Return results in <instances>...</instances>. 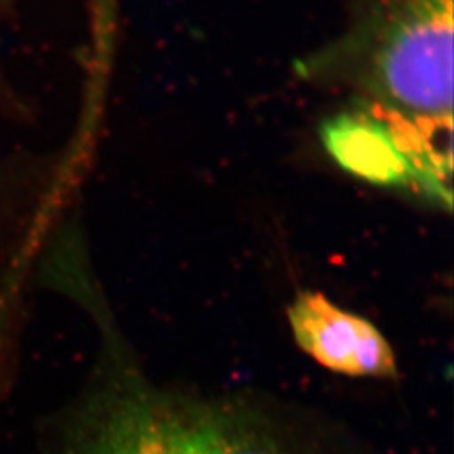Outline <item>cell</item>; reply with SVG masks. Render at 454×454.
<instances>
[{"label":"cell","mask_w":454,"mask_h":454,"mask_svg":"<svg viewBox=\"0 0 454 454\" xmlns=\"http://www.w3.org/2000/svg\"><path fill=\"white\" fill-rule=\"evenodd\" d=\"M56 436L58 454H364L251 401L159 386L108 332Z\"/></svg>","instance_id":"6da1fadb"},{"label":"cell","mask_w":454,"mask_h":454,"mask_svg":"<svg viewBox=\"0 0 454 454\" xmlns=\"http://www.w3.org/2000/svg\"><path fill=\"white\" fill-rule=\"evenodd\" d=\"M340 49L371 105L453 125V0H373Z\"/></svg>","instance_id":"7a4b0ae2"},{"label":"cell","mask_w":454,"mask_h":454,"mask_svg":"<svg viewBox=\"0 0 454 454\" xmlns=\"http://www.w3.org/2000/svg\"><path fill=\"white\" fill-rule=\"evenodd\" d=\"M296 345L332 372L395 379L397 362L387 339L369 320L339 309L325 294L301 292L288 307Z\"/></svg>","instance_id":"277c9868"},{"label":"cell","mask_w":454,"mask_h":454,"mask_svg":"<svg viewBox=\"0 0 454 454\" xmlns=\"http://www.w3.org/2000/svg\"><path fill=\"white\" fill-rule=\"evenodd\" d=\"M322 142L343 170L379 185H416L451 206V150L442 131L375 105L325 121Z\"/></svg>","instance_id":"3957f363"},{"label":"cell","mask_w":454,"mask_h":454,"mask_svg":"<svg viewBox=\"0 0 454 454\" xmlns=\"http://www.w3.org/2000/svg\"><path fill=\"white\" fill-rule=\"evenodd\" d=\"M52 182V168L37 155H12L0 162V301L37 253Z\"/></svg>","instance_id":"5b68a950"}]
</instances>
